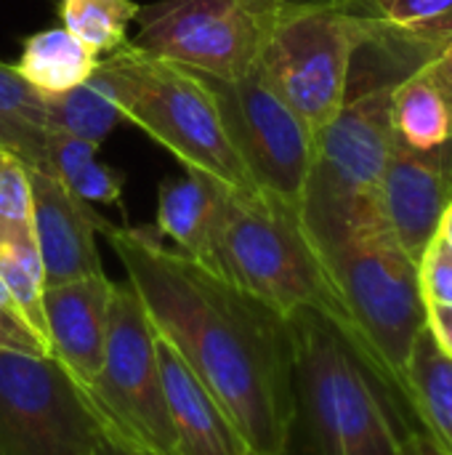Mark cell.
<instances>
[{
  "mask_svg": "<svg viewBox=\"0 0 452 455\" xmlns=\"http://www.w3.org/2000/svg\"><path fill=\"white\" fill-rule=\"evenodd\" d=\"M11 240H35L29 165L0 147V245Z\"/></svg>",
  "mask_w": 452,
  "mask_h": 455,
  "instance_id": "obj_26",
  "label": "cell"
},
{
  "mask_svg": "<svg viewBox=\"0 0 452 455\" xmlns=\"http://www.w3.org/2000/svg\"><path fill=\"white\" fill-rule=\"evenodd\" d=\"M213 272L285 317L296 312L328 317L362 355L301 211L280 197L261 189H226Z\"/></svg>",
  "mask_w": 452,
  "mask_h": 455,
  "instance_id": "obj_3",
  "label": "cell"
},
{
  "mask_svg": "<svg viewBox=\"0 0 452 455\" xmlns=\"http://www.w3.org/2000/svg\"><path fill=\"white\" fill-rule=\"evenodd\" d=\"M104 435L53 357L0 352V455H96Z\"/></svg>",
  "mask_w": 452,
  "mask_h": 455,
  "instance_id": "obj_10",
  "label": "cell"
},
{
  "mask_svg": "<svg viewBox=\"0 0 452 455\" xmlns=\"http://www.w3.org/2000/svg\"><path fill=\"white\" fill-rule=\"evenodd\" d=\"M0 280L8 296L13 299L16 309L21 312V317L45 341V317H43L45 269L35 240H11L0 245Z\"/></svg>",
  "mask_w": 452,
  "mask_h": 455,
  "instance_id": "obj_25",
  "label": "cell"
},
{
  "mask_svg": "<svg viewBox=\"0 0 452 455\" xmlns=\"http://www.w3.org/2000/svg\"><path fill=\"white\" fill-rule=\"evenodd\" d=\"M157 357L168 421L173 429V455H250V445L224 405L160 336Z\"/></svg>",
  "mask_w": 452,
  "mask_h": 455,
  "instance_id": "obj_15",
  "label": "cell"
},
{
  "mask_svg": "<svg viewBox=\"0 0 452 455\" xmlns=\"http://www.w3.org/2000/svg\"><path fill=\"white\" fill-rule=\"evenodd\" d=\"M437 237H442V243L450 248V253H452V205L445 211V213H442V219H440Z\"/></svg>",
  "mask_w": 452,
  "mask_h": 455,
  "instance_id": "obj_32",
  "label": "cell"
},
{
  "mask_svg": "<svg viewBox=\"0 0 452 455\" xmlns=\"http://www.w3.org/2000/svg\"><path fill=\"white\" fill-rule=\"evenodd\" d=\"M155 331L224 405L250 453H288L296 424L290 317L168 248L155 227L101 232Z\"/></svg>",
  "mask_w": 452,
  "mask_h": 455,
  "instance_id": "obj_1",
  "label": "cell"
},
{
  "mask_svg": "<svg viewBox=\"0 0 452 455\" xmlns=\"http://www.w3.org/2000/svg\"><path fill=\"white\" fill-rule=\"evenodd\" d=\"M360 5L381 35L424 61L452 48V0H360L354 8Z\"/></svg>",
  "mask_w": 452,
  "mask_h": 455,
  "instance_id": "obj_20",
  "label": "cell"
},
{
  "mask_svg": "<svg viewBox=\"0 0 452 455\" xmlns=\"http://www.w3.org/2000/svg\"><path fill=\"white\" fill-rule=\"evenodd\" d=\"M392 131L397 144L410 149H434L452 141V61L437 53L392 88Z\"/></svg>",
  "mask_w": 452,
  "mask_h": 455,
  "instance_id": "obj_17",
  "label": "cell"
},
{
  "mask_svg": "<svg viewBox=\"0 0 452 455\" xmlns=\"http://www.w3.org/2000/svg\"><path fill=\"white\" fill-rule=\"evenodd\" d=\"M405 403L410 416L440 451L452 455V360L424 328L405 371Z\"/></svg>",
  "mask_w": 452,
  "mask_h": 455,
  "instance_id": "obj_18",
  "label": "cell"
},
{
  "mask_svg": "<svg viewBox=\"0 0 452 455\" xmlns=\"http://www.w3.org/2000/svg\"><path fill=\"white\" fill-rule=\"evenodd\" d=\"M205 80L253 187L301 211L317 141L312 131L258 67L237 80Z\"/></svg>",
  "mask_w": 452,
  "mask_h": 455,
  "instance_id": "obj_11",
  "label": "cell"
},
{
  "mask_svg": "<svg viewBox=\"0 0 452 455\" xmlns=\"http://www.w3.org/2000/svg\"><path fill=\"white\" fill-rule=\"evenodd\" d=\"M293 0H157L139 8L133 48L213 80H237L261 53Z\"/></svg>",
  "mask_w": 452,
  "mask_h": 455,
  "instance_id": "obj_9",
  "label": "cell"
},
{
  "mask_svg": "<svg viewBox=\"0 0 452 455\" xmlns=\"http://www.w3.org/2000/svg\"><path fill=\"white\" fill-rule=\"evenodd\" d=\"M43 99L51 131L91 141L96 147H101V141L117 128V123L125 120L115 101L112 88L99 72H93L85 83L67 93Z\"/></svg>",
  "mask_w": 452,
  "mask_h": 455,
  "instance_id": "obj_22",
  "label": "cell"
},
{
  "mask_svg": "<svg viewBox=\"0 0 452 455\" xmlns=\"http://www.w3.org/2000/svg\"><path fill=\"white\" fill-rule=\"evenodd\" d=\"M418 288L426 307L452 309V253L437 235L418 259Z\"/></svg>",
  "mask_w": 452,
  "mask_h": 455,
  "instance_id": "obj_27",
  "label": "cell"
},
{
  "mask_svg": "<svg viewBox=\"0 0 452 455\" xmlns=\"http://www.w3.org/2000/svg\"><path fill=\"white\" fill-rule=\"evenodd\" d=\"M445 53H448V56H450V61H452V48H450V51H445Z\"/></svg>",
  "mask_w": 452,
  "mask_h": 455,
  "instance_id": "obj_34",
  "label": "cell"
},
{
  "mask_svg": "<svg viewBox=\"0 0 452 455\" xmlns=\"http://www.w3.org/2000/svg\"><path fill=\"white\" fill-rule=\"evenodd\" d=\"M426 331L434 344L452 360V309L450 307H426Z\"/></svg>",
  "mask_w": 452,
  "mask_h": 455,
  "instance_id": "obj_29",
  "label": "cell"
},
{
  "mask_svg": "<svg viewBox=\"0 0 452 455\" xmlns=\"http://www.w3.org/2000/svg\"><path fill=\"white\" fill-rule=\"evenodd\" d=\"M452 205V141L434 149L397 144L378 189V213L405 253L418 264Z\"/></svg>",
  "mask_w": 452,
  "mask_h": 455,
  "instance_id": "obj_12",
  "label": "cell"
},
{
  "mask_svg": "<svg viewBox=\"0 0 452 455\" xmlns=\"http://www.w3.org/2000/svg\"><path fill=\"white\" fill-rule=\"evenodd\" d=\"M96 455H147V453H141V451H136V448H128V445L117 443L115 437L104 435V437H101V443H99V451H96Z\"/></svg>",
  "mask_w": 452,
  "mask_h": 455,
  "instance_id": "obj_31",
  "label": "cell"
},
{
  "mask_svg": "<svg viewBox=\"0 0 452 455\" xmlns=\"http://www.w3.org/2000/svg\"><path fill=\"white\" fill-rule=\"evenodd\" d=\"M48 141L45 99L19 77L13 64L0 61V147L19 155L32 171L53 173Z\"/></svg>",
  "mask_w": 452,
  "mask_h": 455,
  "instance_id": "obj_21",
  "label": "cell"
},
{
  "mask_svg": "<svg viewBox=\"0 0 452 455\" xmlns=\"http://www.w3.org/2000/svg\"><path fill=\"white\" fill-rule=\"evenodd\" d=\"M226 189V184L200 171H186L181 179H165L157 197L155 229L163 240H170L178 253L210 272Z\"/></svg>",
  "mask_w": 452,
  "mask_h": 455,
  "instance_id": "obj_16",
  "label": "cell"
},
{
  "mask_svg": "<svg viewBox=\"0 0 452 455\" xmlns=\"http://www.w3.org/2000/svg\"><path fill=\"white\" fill-rule=\"evenodd\" d=\"M32 229L45 269V285L104 275L96 235L109 227L91 203L80 200L53 173L29 168Z\"/></svg>",
  "mask_w": 452,
  "mask_h": 455,
  "instance_id": "obj_13",
  "label": "cell"
},
{
  "mask_svg": "<svg viewBox=\"0 0 452 455\" xmlns=\"http://www.w3.org/2000/svg\"><path fill=\"white\" fill-rule=\"evenodd\" d=\"M115 280L107 275L80 277L43 291L48 355L85 392L104 357Z\"/></svg>",
  "mask_w": 452,
  "mask_h": 455,
  "instance_id": "obj_14",
  "label": "cell"
},
{
  "mask_svg": "<svg viewBox=\"0 0 452 455\" xmlns=\"http://www.w3.org/2000/svg\"><path fill=\"white\" fill-rule=\"evenodd\" d=\"M250 455H256V453H250ZM274 455H290V451H288V453H274Z\"/></svg>",
  "mask_w": 452,
  "mask_h": 455,
  "instance_id": "obj_35",
  "label": "cell"
},
{
  "mask_svg": "<svg viewBox=\"0 0 452 455\" xmlns=\"http://www.w3.org/2000/svg\"><path fill=\"white\" fill-rule=\"evenodd\" d=\"M48 152H51L53 176L61 179V184L69 187L80 200L101 203V205H123V189L128 176L112 165L99 163L96 144L51 131Z\"/></svg>",
  "mask_w": 452,
  "mask_h": 455,
  "instance_id": "obj_23",
  "label": "cell"
},
{
  "mask_svg": "<svg viewBox=\"0 0 452 455\" xmlns=\"http://www.w3.org/2000/svg\"><path fill=\"white\" fill-rule=\"evenodd\" d=\"M96 67L99 59L64 27L29 35L13 64L19 77L40 96H59L77 88L96 72Z\"/></svg>",
  "mask_w": 452,
  "mask_h": 455,
  "instance_id": "obj_19",
  "label": "cell"
},
{
  "mask_svg": "<svg viewBox=\"0 0 452 455\" xmlns=\"http://www.w3.org/2000/svg\"><path fill=\"white\" fill-rule=\"evenodd\" d=\"M381 80L346 99L336 120L317 136L301 219L314 248L336 240L378 213V189L394 149L392 88Z\"/></svg>",
  "mask_w": 452,
  "mask_h": 455,
  "instance_id": "obj_6",
  "label": "cell"
},
{
  "mask_svg": "<svg viewBox=\"0 0 452 455\" xmlns=\"http://www.w3.org/2000/svg\"><path fill=\"white\" fill-rule=\"evenodd\" d=\"M317 253L352 320L365 360L408 408L405 371L413 344L426 328L418 264L405 253L381 216L360 221L320 245Z\"/></svg>",
  "mask_w": 452,
  "mask_h": 455,
  "instance_id": "obj_4",
  "label": "cell"
},
{
  "mask_svg": "<svg viewBox=\"0 0 452 455\" xmlns=\"http://www.w3.org/2000/svg\"><path fill=\"white\" fill-rule=\"evenodd\" d=\"M336 3H346V5H357L360 0H336Z\"/></svg>",
  "mask_w": 452,
  "mask_h": 455,
  "instance_id": "obj_33",
  "label": "cell"
},
{
  "mask_svg": "<svg viewBox=\"0 0 452 455\" xmlns=\"http://www.w3.org/2000/svg\"><path fill=\"white\" fill-rule=\"evenodd\" d=\"M141 5L133 0H59V19L96 59L109 56L128 43V24Z\"/></svg>",
  "mask_w": 452,
  "mask_h": 455,
  "instance_id": "obj_24",
  "label": "cell"
},
{
  "mask_svg": "<svg viewBox=\"0 0 452 455\" xmlns=\"http://www.w3.org/2000/svg\"><path fill=\"white\" fill-rule=\"evenodd\" d=\"M85 397L117 443L147 455H173L157 331L128 280L112 288L104 357Z\"/></svg>",
  "mask_w": 452,
  "mask_h": 455,
  "instance_id": "obj_8",
  "label": "cell"
},
{
  "mask_svg": "<svg viewBox=\"0 0 452 455\" xmlns=\"http://www.w3.org/2000/svg\"><path fill=\"white\" fill-rule=\"evenodd\" d=\"M96 72L112 88L123 117L163 144L186 171H200L232 189H256L202 75L131 43L99 59Z\"/></svg>",
  "mask_w": 452,
  "mask_h": 455,
  "instance_id": "obj_5",
  "label": "cell"
},
{
  "mask_svg": "<svg viewBox=\"0 0 452 455\" xmlns=\"http://www.w3.org/2000/svg\"><path fill=\"white\" fill-rule=\"evenodd\" d=\"M400 455H448L445 451H440L421 429H410L405 435V443H402V453Z\"/></svg>",
  "mask_w": 452,
  "mask_h": 455,
  "instance_id": "obj_30",
  "label": "cell"
},
{
  "mask_svg": "<svg viewBox=\"0 0 452 455\" xmlns=\"http://www.w3.org/2000/svg\"><path fill=\"white\" fill-rule=\"evenodd\" d=\"M0 352L32 355V357H51L45 341L35 333V328L21 317L13 299L8 296L0 280Z\"/></svg>",
  "mask_w": 452,
  "mask_h": 455,
  "instance_id": "obj_28",
  "label": "cell"
},
{
  "mask_svg": "<svg viewBox=\"0 0 452 455\" xmlns=\"http://www.w3.org/2000/svg\"><path fill=\"white\" fill-rule=\"evenodd\" d=\"M296 347V424L309 455H400L416 427L405 405L322 315L290 317Z\"/></svg>",
  "mask_w": 452,
  "mask_h": 455,
  "instance_id": "obj_2",
  "label": "cell"
},
{
  "mask_svg": "<svg viewBox=\"0 0 452 455\" xmlns=\"http://www.w3.org/2000/svg\"><path fill=\"white\" fill-rule=\"evenodd\" d=\"M376 24L354 5L293 0L280 16L258 69L317 139L349 99L357 53Z\"/></svg>",
  "mask_w": 452,
  "mask_h": 455,
  "instance_id": "obj_7",
  "label": "cell"
}]
</instances>
